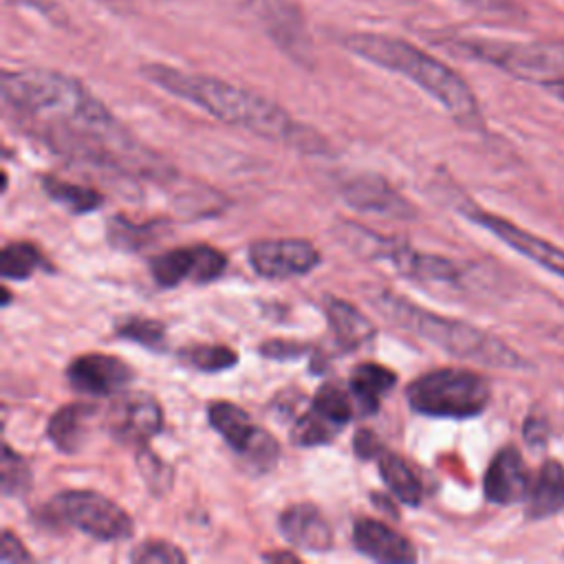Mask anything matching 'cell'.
Instances as JSON below:
<instances>
[{
  "mask_svg": "<svg viewBox=\"0 0 564 564\" xmlns=\"http://www.w3.org/2000/svg\"><path fill=\"white\" fill-rule=\"evenodd\" d=\"M141 75L161 90L203 108L229 126L245 128L267 139L291 141L304 150L319 148L313 130L295 123L282 106L249 88L209 75L185 73L165 64H145Z\"/></svg>",
  "mask_w": 564,
  "mask_h": 564,
  "instance_id": "cell-1",
  "label": "cell"
},
{
  "mask_svg": "<svg viewBox=\"0 0 564 564\" xmlns=\"http://www.w3.org/2000/svg\"><path fill=\"white\" fill-rule=\"evenodd\" d=\"M344 46L375 66L403 75L456 119L469 121L478 117V101L469 84L454 68L419 46L383 33H348Z\"/></svg>",
  "mask_w": 564,
  "mask_h": 564,
  "instance_id": "cell-2",
  "label": "cell"
},
{
  "mask_svg": "<svg viewBox=\"0 0 564 564\" xmlns=\"http://www.w3.org/2000/svg\"><path fill=\"white\" fill-rule=\"evenodd\" d=\"M372 304L394 326L414 333L416 337L434 344L436 348H443L454 357L507 370H524L531 366L516 348H511L500 337L469 322L421 308L392 291L375 293Z\"/></svg>",
  "mask_w": 564,
  "mask_h": 564,
  "instance_id": "cell-3",
  "label": "cell"
},
{
  "mask_svg": "<svg viewBox=\"0 0 564 564\" xmlns=\"http://www.w3.org/2000/svg\"><path fill=\"white\" fill-rule=\"evenodd\" d=\"M2 104L20 123L31 121H86L117 123L110 110L75 77L48 68L2 73Z\"/></svg>",
  "mask_w": 564,
  "mask_h": 564,
  "instance_id": "cell-4",
  "label": "cell"
},
{
  "mask_svg": "<svg viewBox=\"0 0 564 564\" xmlns=\"http://www.w3.org/2000/svg\"><path fill=\"white\" fill-rule=\"evenodd\" d=\"M452 48L546 90L564 82V42H509L469 35L456 37Z\"/></svg>",
  "mask_w": 564,
  "mask_h": 564,
  "instance_id": "cell-5",
  "label": "cell"
},
{
  "mask_svg": "<svg viewBox=\"0 0 564 564\" xmlns=\"http://www.w3.org/2000/svg\"><path fill=\"white\" fill-rule=\"evenodd\" d=\"M405 399L419 414L434 419H471L487 410L491 401L489 381L465 368H441L416 377Z\"/></svg>",
  "mask_w": 564,
  "mask_h": 564,
  "instance_id": "cell-6",
  "label": "cell"
},
{
  "mask_svg": "<svg viewBox=\"0 0 564 564\" xmlns=\"http://www.w3.org/2000/svg\"><path fill=\"white\" fill-rule=\"evenodd\" d=\"M51 507L64 522L99 542L126 540L134 531L130 513L97 491H62Z\"/></svg>",
  "mask_w": 564,
  "mask_h": 564,
  "instance_id": "cell-7",
  "label": "cell"
},
{
  "mask_svg": "<svg viewBox=\"0 0 564 564\" xmlns=\"http://www.w3.org/2000/svg\"><path fill=\"white\" fill-rule=\"evenodd\" d=\"M225 269V253L209 245L170 249L150 260V275L161 289L178 286L185 280L194 284H207L218 280Z\"/></svg>",
  "mask_w": 564,
  "mask_h": 564,
  "instance_id": "cell-8",
  "label": "cell"
},
{
  "mask_svg": "<svg viewBox=\"0 0 564 564\" xmlns=\"http://www.w3.org/2000/svg\"><path fill=\"white\" fill-rule=\"evenodd\" d=\"M106 425L115 441L143 447L163 427L161 403L150 392H121L106 412Z\"/></svg>",
  "mask_w": 564,
  "mask_h": 564,
  "instance_id": "cell-9",
  "label": "cell"
},
{
  "mask_svg": "<svg viewBox=\"0 0 564 564\" xmlns=\"http://www.w3.org/2000/svg\"><path fill=\"white\" fill-rule=\"evenodd\" d=\"M458 212L469 218L474 225H480L482 229H487L491 236H496L498 240H502L509 249L518 251L520 256L533 260L535 264H540L542 269L564 278V249L513 225L507 218H500L491 212H485L476 205H460Z\"/></svg>",
  "mask_w": 564,
  "mask_h": 564,
  "instance_id": "cell-10",
  "label": "cell"
},
{
  "mask_svg": "<svg viewBox=\"0 0 564 564\" xmlns=\"http://www.w3.org/2000/svg\"><path fill=\"white\" fill-rule=\"evenodd\" d=\"M322 256L304 238H264L249 245L253 271L267 280H289L313 271Z\"/></svg>",
  "mask_w": 564,
  "mask_h": 564,
  "instance_id": "cell-11",
  "label": "cell"
},
{
  "mask_svg": "<svg viewBox=\"0 0 564 564\" xmlns=\"http://www.w3.org/2000/svg\"><path fill=\"white\" fill-rule=\"evenodd\" d=\"M66 381L73 390L90 397H117L134 381V372L121 357L84 352L68 364Z\"/></svg>",
  "mask_w": 564,
  "mask_h": 564,
  "instance_id": "cell-12",
  "label": "cell"
},
{
  "mask_svg": "<svg viewBox=\"0 0 564 564\" xmlns=\"http://www.w3.org/2000/svg\"><path fill=\"white\" fill-rule=\"evenodd\" d=\"M339 194L348 207L364 214H375L394 220L414 218V205L408 198H403L383 176L377 174L350 176L341 183Z\"/></svg>",
  "mask_w": 564,
  "mask_h": 564,
  "instance_id": "cell-13",
  "label": "cell"
},
{
  "mask_svg": "<svg viewBox=\"0 0 564 564\" xmlns=\"http://www.w3.org/2000/svg\"><path fill=\"white\" fill-rule=\"evenodd\" d=\"M529 487L531 478L520 452L513 445L498 449L482 478L485 498L494 505H513L527 498Z\"/></svg>",
  "mask_w": 564,
  "mask_h": 564,
  "instance_id": "cell-14",
  "label": "cell"
},
{
  "mask_svg": "<svg viewBox=\"0 0 564 564\" xmlns=\"http://www.w3.org/2000/svg\"><path fill=\"white\" fill-rule=\"evenodd\" d=\"M352 544L361 555L383 564H405L416 560L412 542L377 518H359L355 522Z\"/></svg>",
  "mask_w": 564,
  "mask_h": 564,
  "instance_id": "cell-15",
  "label": "cell"
},
{
  "mask_svg": "<svg viewBox=\"0 0 564 564\" xmlns=\"http://www.w3.org/2000/svg\"><path fill=\"white\" fill-rule=\"evenodd\" d=\"M280 533L284 540L302 551L326 553L333 546V529L319 507L311 502H297L282 511Z\"/></svg>",
  "mask_w": 564,
  "mask_h": 564,
  "instance_id": "cell-16",
  "label": "cell"
},
{
  "mask_svg": "<svg viewBox=\"0 0 564 564\" xmlns=\"http://www.w3.org/2000/svg\"><path fill=\"white\" fill-rule=\"evenodd\" d=\"M379 256L390 258L392 267L412 278V280H421V282H445V284H458L463 269L454 262L447 260L443 256H434V253H419L408 245H392L390 240L383 242Z\"/></svg>",
  "mask_w": 564,
  "mask_h": 564,
  "instance_id": "cell-17",
  "label": "cell"
},
{
  "mask_svg": "<svg viewBox=\"0 0 564 564\" xmlns=\"http://www.w3.org/2000/svg\"><path fill=\"white\" fill-rule=\"evenodd\" d=\"M99 416V408L95 403H68L62 405L46 425V434L51 443L62 454H77L93 430L95 419Z\"/></svg>",
  "mask_w": 564,
  "mask_h": 564,
  "instance_id": "cell-18",
  "label": "cell"
},
{
  "mask_svg": "<svg viewBox=\"0 0 564 564\" xmlns=\"http://www.w3.org/2000/svg\"><path fill=\"white\" fill-rule=\"evenodd\" d=\"M524 500L527 516L533 520L560 513L564 509V465L560 460H546L531 480Z\"/></svg>",
  "mask_w": 564,
  "mask_h": 564,
  "instance_id": "cell-19",
  "label": "cell"
},
{
  "mask_svg": "<svg viewBox=\"0 0 564 564\" xmlns=\"http://www.w3.org/2000/svg\"><path fill=\"white\" fill-rule=\"evenodd\" d=\"M324 313L337 344L344 348H357L370 341L377 333L375 324L357 306H352L341 297L328 295L324 300Z\"/></svg>",
  "mask_w": 564,
  "mask_h": 564,
  "instance_id": "cell-20",
  "label": "cell"
},
{
  "mask_svg": "<svg viewBox=\"0 0 564 564\" xmlns=\"http://www.w3.org/2000/svg\"><path fill=\"white\" fill-rule=\"evenodd\" d=\"M397 381H399L397 372L390 370L388 366H381L375 361H364V364L355 366V370L350 372L348 390L357 403V410L368 414L379 408L381 399L388 392H392Z\"/></svg>",
  "mask_w": 564,
  "mask_h": 564,
  "instance_id": "cell-21",
  "label": "cell"
},
{
  "mask_svg": "<svg viewBox=\"0 0 564 564\" xmlns=\"http://www.w3.org/2000/svg\"><path fill=\"white\" fill-rule=\"evenodd\" d=\"M262 9H264L262 13L267 18L269 31L280 42V46H284L297 59H304L311 46H308V37H306L300 11L286 0H264Z\"/></svg>",
  "mask_w": 564,
  "mask_h": 564,
  "instance_id": "cell-22",
  "label": "cell"
},
{
  "mask_svg": "<svg viewBox=\"0 0 564 564\" xmlns=\"http://www.w3.org/2000/svg\"><path fill=\"white\" fill-rule=\"evenodd\" d=\"M207 421L238 456L247 449V445L258 432V425H253L251 416L242 408L229 401L209 403Z\"/></svg>",
  "mask_w": 564,
  "mask_h": 564,
  "instance_id": "cell-23",
  "label": "cell"
},
{
  "mask_svg": "<svg viewBox=\"0 0 564 564\" xmlns=\"http://www.w3.org/2000/svg\"><path fill=\"white\" fill-rule=\"evenodd\" d=\"M379 474L390 496L408 507H419L423 500V485L412 467L394 452L379 454Z\"/></svg>",
  "mask_w": 564,
  "mask_h": 564,
  "instance_id": "cell-24",
  "label": "cell"
},
{
  "mask_svg": "<svg viewBox=\"0 0 564 564\" xmlns=\"http://www.w3.org/2000/svg\"><path fill=\"white\" fill-rule=\"evenodd\" d=\"M163 220H148V223H132L126 216H112L108 220V242L115 249L123 251H139L152 242H156L165 234Z\"/></svg>",
  "mask_w": 564,
  "mask_h": 564,
  "instance_id": "cell-25",
  "label": "cell"
},
{
  "mask_svg": "<svg viewBox=\"0 0 564 564\" xmlns=\"http://www.w3.org/2000/svg\"><path fill=\"white\" fill-rule=\"evenodd\" d=\"M42 187L51 200H55L70 214H90L104 205V196L88 185L62 181L57 176H44Z\"/></svg>",
  "mask_w": 564,
  "mask_h": 564,
  "instance_id": "cell-26",
  "label": "cell"
},
{
  "mask_svg": "<svg viewBox=\"0 0 564 564\" xmlns=\"http://www.w3.org/2000/svg\"><path fill=\"white\" fill-rule=\"evenodd\" d=\"M44 264V256L31 242H7L0 256V273L4 280H29Z\"/></svg>",
  "mask_w": 564,
  "mask_h": 564,
  "instance_id": "cell-27",
  "label": "cell"
},
{
  "mask_svg": "<svg viewBox=\"0 0 564 564\" xmlns=\"http://www.w3.org/2000/svg\"><path fill=\"white\" fill-rule=\"evenodd\" d=\"M311 408L315 412H319L324 419H328L330 423L344 427L352 419L357 403H355L350 390H346L337 383H324L322 388H317V392L311 401Z\"/></svg>",
  "mask_w": 564,
  "mask_h": 564,
  "instance_id": "cell-28",
  "label": "cell"
},
{
  "mask_svg": "<svg viewBox=\"0 0 564 564\" xmlns=\"http://www.w3.org/2000/svg\"><path fill=\"white\" fill-rule=\"evenodd\" d=\"M178 355L185 366L200 372H220L238 364L236 350L223 344H192L185 346Z\"/></svg>",
  "mask_w": 564,
  "mask_h": 564,
  "instance_id": "cell-29",
  "label": "cell"
},
{
  "mask_svg": "<svg viewBox=\"0 0 564 564\" xmlns=\"http://www.w3.org/2000/svg\"><path fill=\"white\" fill-rule=\"evenodd\" d=\"M115 333L121 339L134 341L148 350H165L167 346V333H165V324L152 317H126L121 322H117Z\"/></svg>",
  "mask_w": 564,
  "mask_h": 564,
  "instance_id": "cell-30",
  "label": "cell"
},
{
  "mask_svg": "<svg viewBox=\"0 0 564 564\" xmlns=\"http://www.w3.org/2000/svg\"><path fill=\"white\" fill-rule=\"evenodd\" d=\"M341 427L324 419L319 412L308 408L304 414H300L291 427V438L295 445L302 447H315L330 443Z\"/></svg>",
  "mask_w": 564,
  "mask_h": 564,
  "instance_id": "cell-31",
  "label": "cell"
},
{
  "mask_svg": "<svg viewBox=\"0 0 564 564\" xmlns=\"http://www.w3.org/2000/svg\"><path fill=\"white\" fill-rule=\"evenodd\" d=\"M278 456H280V445H278L275 436L262 427H258L256 436L251 438L247 449L240 454V458L247 463V467L258 474H264L271 467H275Z\"/></svg>",
  "mask_w": 564,
  "mask_h": 564,
  "instance_id": "cell-32",
  "label": "cell"
},
{
  "mask_svg": "<svg viewBox=\"0 0 564 564\" xmlns=\"http://www.w3.org/2000/svg\"><path fill=\"white\" fill-rule=\"evenodd\" d=\"M0 489L4 496H22L31 485V469L26 460L15 454L9 445L2 449V469H0Z\"/></svg>",
  "mask_w": 564,
  "mask_h": 564,
  "instance_id": "cell-33",
  "label": "cell"
},
{
  "mask_svg": "<svg viewBox=\"0 0 564 564\" xmlns=\"http://www.w3.org/2000/svg\"><path fill=\"white\" fill-rule=\"evenodd\" d=\"M130 562L137 564H183L187 562V555L181 551V546L167 542V540H145L130 553Z\"/></svg>",
  "mask_w": 564,
  "mask_h": 564,
  "instance_id": "cell-34",
  "label": "cell"
},
{
  "mask_svg": "<svg viewBox=\"0 0 564 564\" xmlns=\"http://www.w3.org/2000/svg\"><path fill=\"white\" fill-rule=\"evenodd\" d=\"M139 469L148 482V487L159 496L161 491H167L170 485H172V471L170 467L159 460L156 454H152L148 447H141L139 449Z\"/></svg>",
  "mask_w": 564,
  "mask_h": 564,
  "instance_id": "cell-35",
  "label": "cell"
},
{
  "mask_svg": "<svg viewBox=\"0 0 564 564\" xmlns=\"http://www.w3.org/2000/svg\"><path fill=\"white\" fill-rule=\"evenodd\" d=\"M306 344L302 341H291V339H269L260 346V355L269 357V359H278V361H289V359H297L306 352Z\"/></svg>",
  "mask_w": 564,
  "mask_h": 564,
  "instance_id": "cell-36",
  "label": "cell"
},
{
  "mask_svg": "<svg viewBox=\"0 0 564 564\" xmlns=\"http://www.w3.org/2000/svg\"><path fill=\"white\" fill-rule=\"evenodd\" d=\"M29 560H31V555H29V551L24 549V544L20 542V538H18L13 531L4 529V531H2L0 562L9 564V562H29Z\"/></svg>",
  "mask_w": 564,
  "mask_h": 564,
  "instance_id": "cell-37",
  "label": "cell"
},
{
  "mask_svg": "<svg viewBox=\"0 0 564 564\" xmlns=\"http://www.w3.org/2000/svg\"><path fill=\"white\" fill-rule=\"evenodd\" d=\"M352 449H355V454H357L359 458H364V460H368V458H379V454L383 452V447H381L377 434L370 432V430H359V432L355 434Z\"/></svg>",
  "mask_w": 564,
  "mask_h": 564,
  "instance_id": "cell-38",
  "label": "cell"
},
{
  "mask_svg": "<svg viewBox=\"0 0 564 564\" xmlns=\"http://www.w3.org/2000/svg\"><path fill=\"white\" fill-rule=\"evenodd\" d=\"M7 2H11V4H22V7H31V9H35L37 13H42L44 18L53 20V22H59V20L66 18L64 11H62V7H59L55 0H7Z\"/></svg>",
  "mask_w": 564,
  "mask_h": 564,
  "instance_id": "cell-39",
  "label": "cell"
},
{
  "mask_svg": "<svg viewBox=\"0 0 564 564\" xmlns=\"http://www.w3.org/2000/svg\"><path fill=\"white\" fill-rule=\"evenodd\" d=\"M458 2L478 11H489V13H509L516 9L509 0H458Z\"/></svg>",
  "mask_w": 564,
  "mask_h": 564,
  "instance_id": "cell-40",
  "label": "cell"
},
{
  "mask_svg": "<svg viewBox=\"0 0 564 564\" xmlns=\"http://www.w3.org/2000/svg\"><path fill=\"white\" fill-rule=\"evenodd\" d=\"M524 438H527L531 445L544 443V438H546V423H544V421H535V419H527Z\"/></svg>",
  "mask_w": 564,
  "mask_h": 564,
  "instance_id": "cell-41",
  "label": "cell"
},
{
  "mask_svg": "<svg viewBox=\"0 0 564 564\" xmlns=\"http://www.w3.org/2000/svg\"><path fill=\"white\" fill-rule=\"evenodd\" d=\"M262 560H269V562L291 560V562H295V560H297V555H295V553H289V551H278V553H267V555H262Z\"/></svg>",
  "mask_w": 564,
  "mask_h": 564,
  "instance_id": "cell-42",
  "label": "cell"
},
{
  "mask_svg": "<svg viewBox=\"0 0 564 564\" xmlns=\"http://www.w3.org/2000/svg\"><path fill=\"white\" fill-rule=\"evenodd\" d=\"M549 93H551V95H555L560 101H564V82H560L557 86L549 88Z\"/></svg>",
  "mask_w": 564,
  "mask_h": 564,
  "instance_id": "cell-43",
  "label": "cell"
}]
</instances>
